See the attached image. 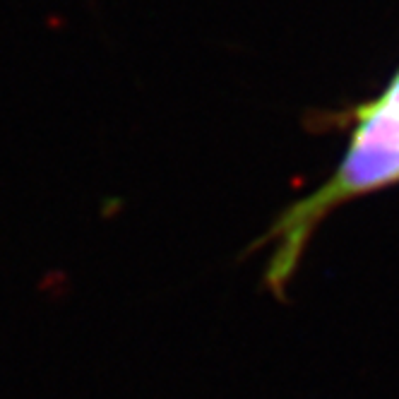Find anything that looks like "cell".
I'll return each mask as SVG.
<instances>
[{
	"label": "cell",
	"mask_w": 399,
	"mask_h": 399,
	"mask_svg": "<svg viewBox=\"0 0 399 399\" xmlns=\"http://www.w3.org/2000/svg\"><path fill=\"white\" fill-rule=\"evenodd\" d=\"M399 181V72L378 99L368 101L356 111L349 150L332 178L325 181L277 219L275 229L262 243L272 241L267 262V287L284 292L299 260L320 226V221L339 204L380 190Z\"/></svg>",
	"instance_id": "cell-1"
}]
</instances>
